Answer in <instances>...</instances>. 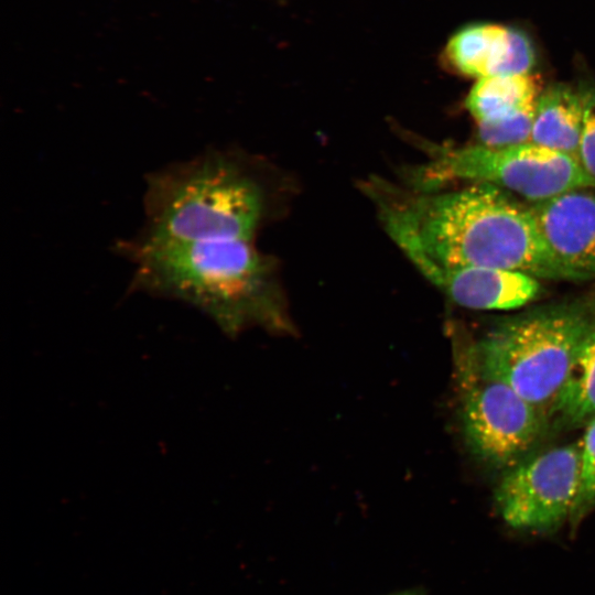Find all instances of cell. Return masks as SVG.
<instances>
[{
    "label": "cell",
    "mask_w": 595,
    "mask_h": 595,
    "mask_svg": "<svg viewBox=\"0 0 595 595\" xmlns=\"http://www.w3.org/2000/svg\"><path fill=\"white\" fill-rule=\"evenodd\" d=\"M580 442L583 468L581 488L570 521L573 529L595 508V420L584 428Z\"/></svg>",
    "instance_id": "15"
},
{
    "label": "cell",
    "mask_w": 595,
    "mask_h": 595,
    "mask_svg": "<svg viewBox=\"0 0 595 595\" xmlns=\"http://www.w3.org/2000/svg\"><path fill=\"white\" fill-rule=\"evenodd\" d=\"M455 304L472 310H512L541 292L538 278L495 267H429L420 271Z\"/></svg>",
    "instance_id": "9"
},
{
    "label": "cell",
    "mask_w": 595,
    "mask_h": 595,
    "mask_svg": "<svg viewBox=\"0 0 595 595\" xmlns=\"http://www.w3.org/2000/svg\"><path fill=\"white\" fill-rule=\"evenodd\" d=\"M388 236L422 271L495 267L544 280L580 281L551 252L529 204L496 185L416 190L381 176L363 181Z\"/></svg>",
    "instance_id": "1"
},
{
    "label": "cell",
    "mask_w": 595,
    "mask_h": 595,
    "mask_svg": "<svg viewBox=\"0 0 595 595\" xmlns=\"http://www.w3.org/2000/svg\"><path fill=\"white\" fill-rule=\"evenodd\" d=\"M578 89L583 101V126L576 160L595 181V86L584 85Z\"/></svg>",
    "instance_id": "16"
},
{
    "label": "cell",
    "mask_w": 595,
    "mask_h": 595,
    "mask_svg": "<svg viewBox=\"0 0 595 595\" xmlns=\"http://www.w3.org/2000/svg\"><path fill=\"white\" fill-rule=\"evenodd\" d=\"M555 258L580 281L595 279V187H578L529 203Z\"/></svg>",
    "instance_id": "8"
},
{
    "label": "cell",
    "mask_w": 595,
    "mask_h": 595,
    "mask_svg": "<svg viewBox=\"0 0 595 595\" xmlns=\"http://www.w3.org/2000/svg\"><path fill=\"white\" fill-rule=\"evenodd\" d=\"M398 595H416L414 593H402V594H398Z\"/></svg>",
    "instance_id": "17"
},
{
    "label": "cell",
    "mask_w": 595,
    "mask_h": 595,
    "mask_svg": "<svg viewBox=\"0 0 595 595\" xmlns=\"http://www.w3.org/2000/svg\"><path fill=\"white\" fill-rule=\"evenodd\" d=\"M133 264L132 288L192 303L236 331L261 324L291 332L273 259L253 240H196L144 230L117 244Z\"/></svg>",
    "instance_id": "2"
},
{
    "label": "cell",
    "mask_w": 595,
    "mask_h": 595,
    "mask_svg": "<svg viewBox=\"0 0 595 595\" xmlns=\"http://www.w3.org/2000/svg\"><path fill=\"white\" fill-rule=\"evenodd\" d=\"M510 28L477 23L462 28L448 40L444 60L457 73L477 79L500 76Z\"/></svg>",
    "instance_id": "11"
},
{
    "label": "cell",
    "mask_w": 595,
    "mask_h": 595,
    "mask_svg": "<svg viewBox=\"0 0 595 595\" xmlns=\"http://www.w3.org/2000/svg\"><path fill=\"white\" fill-rule=\"evenodd\" d=\"M581 442L552 447L508 468L496 507L517 530L549 532L571 521L582 483Z\"/></svg>",
    "instance_id": "7"
},
{
    "label": "cell",
    "mask_w": 595,
    "mask_h": 595,
    "mask_svg": "<svg viewBox=\"0 0 595 595\" xmlns=\"http://www.w3.org/2000/svg\"><path fill=\"white\" fill-rule=\"evenodd\" d=\"M548 416L562 429H584L595 420V320L578 346Z\"/></svg>",
    "instance_id": "12"
},
{
    "label": "cell",
    "mask_w": 595,
    "mask_h": 595,
    "mask_svg": "<svg viewBox=\"0 0 595 595\" xmlns=\"http://www.w3.org/2000/svg\"><path fill=\"white\" fill-rule=\"evenodd\" d=\"M539 95L529 74L489 76L473 86L466 108L476 123L496 122L534 107Z\"/></svg>",
    "instance_id": "13"
},
{
    "label": "cell",
    "mask_w": 595,
    "mask_h": 595,
    "mask_svg": "<svg viewBox=\"0 0 595 595\" xmlns=\"http://www.w3.org/2000/svg\"><path fill=\"white\" fill-rule=\"evenodd\" d=\"M582 126L580 89L556 84L537 99L530 142L576 160Z\"/></svg>",
    "instance_id": "10"
},
{
    "label": "cell",
    "mask_w": 595,
    "mask_h": 595,
    "mask_svg": "<svg viewBox=\"0 0 595 595\" xmlns=\"http://www.w3.org/2000/svg\"><path fill=\"white\" fill-rule=\"evenodd\" d=\"M534 107L496 122L477 123V142L486 147H509L530 142Z\"/></svg>",
    "instance_id": "14"
},
{
    "label": "cell",
    "mask_w": 595,
    "mask_h": 595,
    "mask_svg": "<svg viewBox=\"0 0 595 595\" xmlns=\"http://www.w3.org/2000/svg\"><path fill=\"white\" fill-rule=\"evenodd\" d=\"M594 320L588 294L501 320L470 349L487 372L548 414Z\"/></svg>",
    "instance_id": "4"
},
{
    "label": "cell",
    "mask_w": 595,
    "mask_h": 595,
    "mask_svg": "<svg viewBox=\"0 0 595 595\" xmlns=\"http://www.w3.org/2000/svg\"><path fill=\"white\" fill-rule=\"evenodd\" d=\"M424 164L408 169L401 182L416 190H436L453 181L496 185L529 203L560 193L595 187L574 158L527 142L509 147H435Z\"/></svg>",
    "instance_id": "5"
},
{
    "label": "cell",
    "mask_w": 595,
    "mask_h": 595,
    "mask_svg": "<svg viewBox=\"0 0 595 595\" xmlns=\"http://www.w3.org/2000/svg\"><path fill=\"white\" fill-rule=\"evenodd\" d=\"M144 231L196 240H253L266 213L264 188L237 153L208 150L147 176Z\"/></svg>",
    "instance_id": "3"
},
{
    "label": "cell",
    "mask_w": 595,
    "mask_h": 595,
    "mask_svg": "<svg viewBox=\"0 0 595 595\" xmlns=\"http://www.w3.org/2000/svg\"><path fill=\"white\" fill-rule=\"evenodd\" d=\"M459 422L469 453L483 465L508 469L544 432L548 414L487 372L470 347L457 358Z\"/></svg>",
    "instance_id": "6"
}]
</instances>
